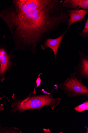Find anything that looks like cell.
I'll list each match as a JSON object with an SVG mask.
<instances>
[{"label":"cell","instance_id":"cell-1","mask_svg":"<svg viewBox=\"0 0 88 133\" xmlns=\"http://www.w3.org/2000/svg\"><path fill=\"white\" fill-rule=\"evenodd\" d=\"M13 5L0 11L14 42L15 50L30 51L37 47L59 26L67 23L69 15L59 0H15Z\"/></svg>","mask_w":88,"mask_h":133},{"label":"cell","instance_id":"cell-2","mask_svg":"<svg viewBox=\"0 0 88 133\" xmlns=\"http://www.w3.org/2000/svg\"><path fill=\"white\" fill-rule=\"evenodd\" d=\"M54 89L53 88L49 92L45 91V94L37 95L33 92L28 97L21 100L17 99L15 95L12 96L13 99L11 106L12 107L10 112L12 113L18 111L20 113L25 111L30 110H40L46 106L51 107L53 110L58 105L62 98H53V93Z\"/></svg>","mask_w":88,"mask_h":133},{"label":"cell","instance_id":"cell-3","mask_svg":"<svg viewBox=\"0 0 88 133\" xmlns=\"http://www.w3.org/2000/svg\"><path fill=\"white\" fill-rule=\"evenodd\" d=\"M82 79H78L73 72L69 78L59 84V88L66 94L68 98L88 96V89L82 83Z\"/></svg>","mask_w":88,"mask_h":133},{"label":"cell","instance_id":"cell-4","mask_svg":"<svg viewBox=\"0 0 88 133\" xmlns=\"http://www.w3.org/2000/svg\"><path fill=\"white\" fill-rule=\"evenodd\" d=\"M12 56L5 46L0 45V80L3 82L6 72L17 65L12 61Z\"/></svg>","mask_w":88,"mask_h":133},{"label":"cell","instance_id":"cell-5","mask_svg":"<svg viewBox=\"0 0 88 133\" xmlns=\"http://www.w3.org/2000/svg\"><path fill=\"white\" fill-rule=\"evenodd\" d=\"M79 63L74 69L75 76L79 79H88V56L79 51Z\"/></svg>","mask_w":88,"mask_h":133},{"label":"cell","instance_id":"cell-6","mask_svg":"<svg viewBox=\"0 0 88 133\" xmlns=\"http://www.w3.org/2000/svg\"><path fill=\"white\" fill-rule=\"evenodd\" d=\"M67 13L69 15V18L67 22L66 30L75 22L83 21L86 15L88 12V10L85 9H68Z\"/></svg>","mask_w":88,"mask_h":133},{"label":"cell","instance_id":"cell-7","mask_svg":"<svg viewBox=\"0 0 88 133\" xmlns=\"http://www.w3.org/2000/svg\"><path fill=\"white\" fill-rule=\"evenodd\" d=\"M67 31L66 30L63 34L57 38L52 39L49 38L46 39L43 44L40 45L42 49L44 50L48 48L51 49L54 52L55 58L56 60L59 48Z\"/></svg>","mask_w":88,"mask_h":133},{"label":"cell","instance_id":"cell-8","mask_svg":"<svg viewBox=\"0 0 88 133\" xmlns=\"http://www.w3.org/2000/svg\"><path fill=\"white\" fill-rule=\"evenodd\" d=\"M63 6L65 8H73L78 10L88 9V0H66L63 2Z\"/></svg>","mask_w":88,"mask_h":133},{"label":"cell","instance_id":"cell-9","mask_svg":"<svg viewBox=\"0 0 88 133\" xmlns=\"http://www.w3.org/2000/svg\"><path fill=\"white\" fill-rule=\"evenodd\" d=\"M74 109L78 112H82L88 110V100L82 104L79 105L74 108Z\"/></svg>","mask_w":88,"mask_h":133},{"label":"cell","instance_id":"cell-10","mask_svg":"<svg viewBox=\"0 0 88 133\" xmlns=\"http://www.w3.org/2000/svg\"><path fill=\"white\" fill-rule=\"evenodd\" d=\"M0 133H22L18 128L14 127L13 128H2L0 125Z\"/></svg>","mask_w":88,"mask_h":133},{"label":"cell","instance_id":"cell-11","mask_svg":"<svg viewBox=\"0 0 88 133\" xmlns=\"http://www.w3.org/2000/svg\"><path fill=\"white\" fill-rule=\"evenodd\" d=\"M79 35L84 38L88 37V18L86 20L84 29L79 34Z\"/></svg>","mask_w":88,"mask_h":133},{"label":"cell","instance_id":"cell-12","mask_svg":"<svg viewBox=\"0 0 88 133\" xmlns=\"http://www.w3.org/2000/svg\"><path fill=\"white\" fill-rule=\"evenodd\" d=\"M42 75V73L38 75V78L36 79V87L34 89V91L33 92L34 94L36 93V92L35 91L36 89L37 88H38L41 85V80L40 78V76Z\"/></svg>","mask_w":88,"mask_h":133},{"label":"cell","instance_id":"cell-13","mask_svg":"<svg viewBox=\"0 0 88 133\" xmlns=\"http://www.w3.org/2000/svg\"><path fill=\"white\" fill-rule=\"evenodd\" d=\"M43 130L45 133H52L49 129H44Z\"/></svg>","mask_w":88,"mask_h":133},{"label":"cell","instance_id":"cell-14","mask_svg":"<svg viewBox=\"0 0 88 133\" xmlns=\"http://www.w3.org/2000/svg\"><path fill=\"white\" fill-rule=\"evenodd\" d=\"M4 110V107L3 105L1 104L0 105V112H1Z\"/></svg>","mask_w":88,"mask_h":133}]
</instances>
